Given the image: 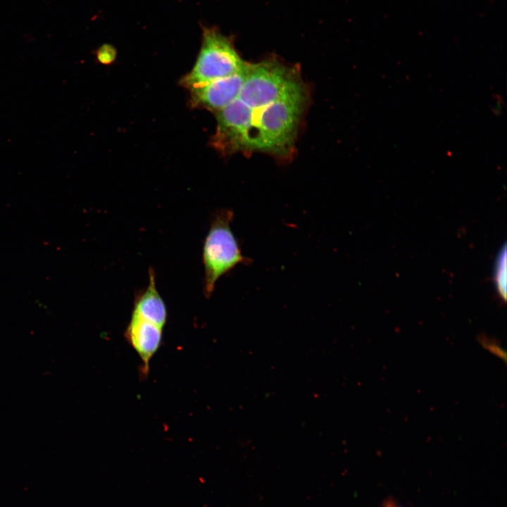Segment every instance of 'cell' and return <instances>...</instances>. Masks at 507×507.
Masks as SVG:
<instances>
[{"label": "cell", "instance_id": "52a82bcc", "mask_svg": "<svg viewBox=\"0 0 507 507\" xmlns=\"http://www.w3.org/2000/svg\"><path fill=\"white\" fill-rule=\"evenodd\" d=\"M506 246L499 250L495 261L494 278L496 292L503 300L506 299Z\"/></svg>", "mask_w": 507, "mask_h": 507}, {"label": "cell", "instance_id": "277c9868", "mask_svg": "<svg viewBox=\"0 0 507 507\" xmlns=\"http://www.w3.org/2000/svg\"><path fill=\"white\" fill-rule=\"evenodd\" d=\"M249 63L244 69L233 75L189 89L192 106L214 113L227 106L239 94L247 74Z\"/></svg>", "mask_w": 507, "mask_h": 507}, {"label": "cell", "instance_id": "5b68a950", "mask_svg": "<svg viewBox=\"0 0 507 507\" xmlns=\"http://www.w3.org/2000/svg\"><path fill=\"white\" fill-rule=\"evenodd\" d=\"M163 330L158 325L132 313L124 335L142 361L141 373L144 376H146L149 361L162 342Z\"/></svg>", "mask_w": 507, "mask_h": 507}, {"label": "cell", "instance_id": "ba28073f", "mask_svg": "<svg viewBox=\"0 0 507 507\" xmlns=\"http://www.w3.org/2000/svg\"><path fill=\"white\" fill-rule=\"evenodd\" d=\"M35 304L41 309H45V311L48 310V307L41 301H39L38 302L35 301Z\"/></svg>", "mask_w": 507, "mask_h": 507}, {"label": "cell", "instance_id": "6da1fadb", "mask_svg": "<svg viewBox=\"0 0 507 507\" xmlns=\"http://www.w3.org/2000/svg\"><path fill=\"white\" fill-rule=\"evenodd\" d=\"M308 94L299 73L275 58L249 64L237 96L215 113L213 146L223 154L293 151Z\"/></svg>", "mask_w": 507, "mask_h": 507}, {"label": "cell", "instance_id": "3957f363", "mask_svg": "<svg viewBox=\"0 0 507 507\" xmlns=\"http://www.w3.org/2000/svg\"><path fill=\"white\" fill-rule=\"evenodd\" d=\"M247 65L237 51L231 37L216 27H204L196 61L191 71L181 79L180 84L190 89L233 75Z\"/></svg>", "mask_w": 507, "mask_h": 507}, {"label": "cell", "instance_id": "7a4b0ae2", "mask_svg": "<svg viewBox=\"0 0 507 507\" xmlns=\"http://www.w3.org/2000/svg\"><path fill=\"white\" fill-rule=\"evenodd\" d=\"M234 213L230 209L218 210L214 215L205 237L202 262L204 269V289L206 298L213 293L218 280L239 264H249L251 259L243 256L238 241L230 227Z\"/></svg>", "mask_w": 507, "mask_h": 507}, {"label": "cell", "instance_id": "8992f818", "mask_svg": "<svg viewBox=\"0 0 507 507\" xmlns=\"http://www.w3.org/2000/svg\"><path fill=\"white\" fill-rule=\"evenodd\" d=\"M156 275L153 268L149 270L146 288L135 296L132 313L164 327L168 318L166 306L156 289Z\"/></svg>", "mask_w": 507, "mask_h": 507}]
</instances>
